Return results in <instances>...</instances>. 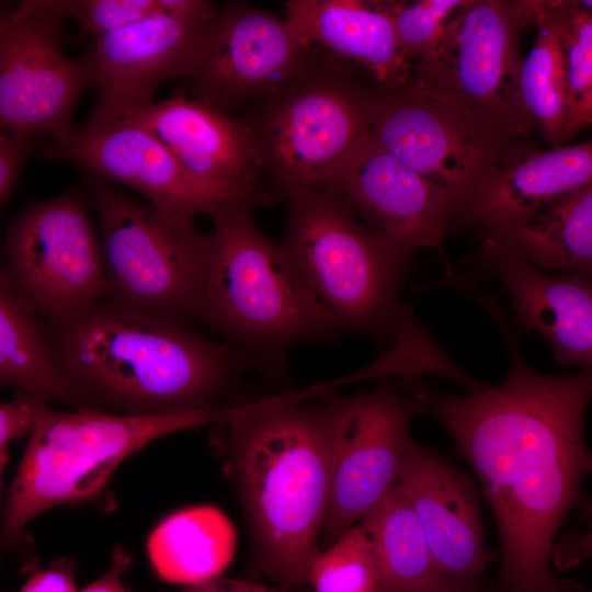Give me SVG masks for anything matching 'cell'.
<instances>
[{
  "label": "cell",
  "instance_id": "obj_1",
  "mask_svg": "<svg viewBox=\"0 0 592 592\" xmlns=\"http://www.w3.org/2000/svg\"><path fill=\"white\" fill-rule=\"evenodd\" d=\"M504 338L508 371L496 386L451 395L401 379L447 431L491 505L509 592H562L550 561L557 532L592 474L584 417L592 368L547 375L523 357L503 308L486 311Z\"/></svg>",
  "mask_w": 592,
  "mask_h": 592
},
{
  "label": "cell",
  "instance_id": "obj_2",
  "mask_svg": "<svg viewBox=\"0 0 592 592\" xmlns=\"http://www.w3.org/2000/svg\"><path fill=\"white\" fill-rule=\"evenodd\" d=\"M338 395L284 392L223 409L229 466L254 568L292 590L307 583L331 489Z\"/></svg>",
  "mask_w": 592,
  "mask_h": 592
},
{
  "label": "cell",
  "instance_id": "obj_3",
  "mask_svg": "<svg viewBox=\"0 0 592 592\" xmlns=\"http://www.w3.org/2000/svg\"><path fill=\"white\" fill-rule=\"evenodd\" d=\"M53 350L99 405L125 414L219 410L217 401L246 372H262L253 357L227 342L109 298L57 328Z\"/></svg>",
  "mask_w": 592,
  "mask_h": 592
},
{
  "label": "cell",
  "instance_id": "obj_4",
  "mask_svg": "<svg viewBox=\"0 0 592 592\" xmlns=\"http://www.w3.org/2000/svg\"><path fill=\"white\" fill-rule=\"evenodd\" d=\"M251 209L235 206L213 216L201 321L253 357L264 375L280 377L291 349L342 330Z\"/></svg>",
  "mask_w": 592,
  "mask_h": 592
},
{
  "label": "cell",
  "instance_id": "obj_5",
  "mask_svg": "<svg viewBox=\"0 0 592 592\" xmlns=\"http://www.w3.org/2000/svg\"><path fill=\"white\" fill-rule=\"evenodd\" d=\"M282 195L281 247L306 286L342 331L390 348L414 316L400 295L412 253L376 235L326 190L287 185Z\"/></svg>",
  "mask_w": 592,
  "mask_h": 592
},
{
  "label": "cell",
  "instance_id": "obj_6",
  "mask_svg": "<svg viewBox=\"0 0 592 592\" xmlns=\"http://www.w3.org/2000/svg\"><path fill=\"white\" fill-rule=\"evenodd\" d=\"M223 410L173 409L111 414L98 409L56 411L43 401L2 515V544L14 546L44 511L83 502L104 490L118 465L168 434L216 424Z\"/></svg>",
  "mask_w": 592,
  "mask_h": 592
},
{
  "label": "cell",
  "instance_id": "obj_7",
  "mask_svg": "<svg viewBox=\"0 0 592 592\" xmlns=\"http://www.w3.org/2000/svg\"><path fill=\"white\" fill-rule=\"evenodd\" d=\"M379 88L315 50L297 75L254 100L239 119L281 193L287 185L320 189L342 168L372 133Z\"/></svg>",
  "mask_w": 592,
  "mask_h": 592
},
{
  "label": "cell",
  "instance_id": "obj_8",
  "mask_svg": "<svg viewBox=\"0 0 592 592\" xmlns=\"http://www.w3.org/2000/svg\"><path fill=\"white\" fill-rule=\"evenodd\" d=\"M109 299L182 322L200 320L209 234L98 183Z\"/></svg>",
  "mask_w": 592,
  "mask_h": 592
},
{
  "label": "cell",
  "instance_id": "obj_9",
  "mask_svg": "<svg viewBox=\"0 0 592 592\" xmlns=\"http://www.w3.org/2000/svg\"><path fill=\"white\" fill-rule=\"evenodd\" d=\"M372 134L406 166L449 191L455 216L522 140L486 113L413 81L379 88Z\"/></svg>",
  "mask_w": 592,
  "mask_h": 592
},
{
  "label": "cell",
  "instance_id": "obj_10",
  "mask_svg": "<svg viewBox=\"0 0 592 592\" xmlns=\"http://www.w3.org/2000/svg\"><path fill=\"white\" fill-rule=\"evenodd\" d=\"M537 0H467L448 19L413 81L479 110L519 139L536 125L523 103L519 35L535 26Z\"/></svg>",
  "mask_w": 592,
  "mask_h": 592
},
{
  "label": "cell",
  "instance_id": "obj_11",
  "mask_svg": "<svg viewBox=\"0 0 592 592\" xmlns=\"http://www.w3.org/2000/svg\"><path fill=\"white\" fill-rule=\"evenodd\" d=\"M1 272L37 316L62 327L107 299L101 242L76 193L37 202L10 225Z\"/></svg>",
  "mask_w": 592,
  "mask_h": 592
},
{
  "label": "cell",
  "instance_id": "obj_12",
  "mask_svg": "<svg viewBox=\"0 0 592 592\" xmlns=\"http://www.w3.org/2000/svg\"><path fill=\"white\" fill-rule=\"evenodd\" d=\"M423 411L391 377L355 395H338L330 499L321 530L328 540L338 539L399 483L417 446L409 425Z\"/></svg>",
  "mask_w": 592,
  "mask_h": 592
},
{
  "label": "cell",
  "instance_id": "obj_13",
  "mask_svg": "<svg viewBox=\"0 0 592 592\" xmlns=\"http://www.w3.org/2000/svg\"><path fill=\"white\" fill-rule=\"evenodd\" d=\"M65 18L42 1H23L1 18L0 123L8 133L52 136L68 140L76 101L95 86L91 57L73 59L61 48Z\"/></svg>",
  "mask_w": 592,
  "mask_h": 592
},
{
  "label": "cell",
  "instance_id": "obj_14",
  "mask_svg": "<svg viewBox=\"0 0 592 592\" xmlns=\"http://www.w3.org/2000/svg\"><path fill=\"white\" fill-rule=\"evenodd\" d=\"M314 53L285 18L228 4L216 11L200 38L187 75L193 99L227 113L293 78Z\"/></svg>",
  "mask_w": 592,
  "mask_h": 592
},
{
  "label": "cell",
  "instance_id": "obj_15",
  "mask_svg": "<svg viewBox=\"0 0 592 592\" xmlns=\"http://www.w3.org/2000/svg\"><path fill=\"white\" fill-rule=\"evenodd\" d=\"M320 189L343 201L376 235L410 253L421 248L441 251L457 208L449 191L406 166L372 133Z\"/></svg>",
  "mask_w": 592,
  "mask_h": 592
},
{
  "label": "cell",
  "instance_id": "obj_16",
  "mask_svg": "<svg viewBox=\"0 0 592 592\" xmlns=\"http://www.w3.org/2000/svg\"><path fill=\"white\" fill-rule=\"evenodd\" d=\"M45 156L132 186L173 219L194 221L200 214L214 216L241 205L253 208L244 200L195 179L149 130L129 119L77 129L68 140L52 143Z\"/></svg>",
  "mask_w": 592,
  "mask_h": 592
},
{
  "label": "cell",
  "instance_id": "obj_17",
  "mask_svg": "<svg viewBox=\"0 0 592 592\" xmlns=\"http://www.w3.org/2000/svg\"><path fill=\"white\" fill-rule=\"evenodd\" d=\"M481 236L462 269H474L479 281L499 283L509 300V322L521 337L539 334L562 366L592 368V280L551 274L506 241Z\"/></svg>",
  "mask_w": 592,
  "mask_h": 592
},
{
  "label": "cell",
  "instance_id": "obj_18",
  "mask_svg": "<svg viewBox=\"0 0 592 592\" xmlns=\"http://www.w3.org/2000/svg\"><path fill=\"white\" fill-rule=\"evenodd\" d=\"M125 119L149 130L202 183L252 207L271 206L283 198L263 182L264 177L272 179L241 119L181 93Z\"/></svg>",
  "mask_w": 592,
  "mask_h": 592
},
{
  "label": "cell",
  "instance_id": "obj_19",
  "mask_svg": "<svg viewBox=\"0 0 592 592\" xmlns=\"http://www.w3.org/2000/svg\"><path fill=\"white\" fill-rule=\"evenodd\" d=\"M208 22L185 21L161 12L94 37L98 93L84 127L128 118L153 103L163 82L187 77Z\"/></svg>",
  "mask_w": 592,
  "mask_h": 592
},
{
  "label": "cell",
  "instance_id": "obj_20",
  "mask_svg": "<svg viewBox=\"0 0 592 592\" xmlns=\"http://www.w3.org/2000/svg\"><path fill=\"white\" fill-rule=\"evenodd\" d=\"M398 487L422 526L439 571L462 580L478 577L487 549L471 480L435 451L417 444Z\"/></svg>",
  "mask_w": 592,
  "mask_h": 592
},
{
  "label": "cell",
  "instance_id": "obj_21",
  "mask_svg": "<svg viewBox=\"0 0 592 592\" xmlns=\"http://www.w3.org/2000/svg\"><path fill=\"white\" fill-rule=\"evenodd\" d=\"M592 185V140L539 150L519 141L457 212L487 232Z\"/></svg>",
  "mask_w": 592,
  "mask_h": 592
},
{
  "label": "cell",
  "instance_id": "obj_22",
  "mask_svg": "<svg viewBox=\"0 0 592 592\" xmlns=\"http://www.w3.org/2000/svg\"><path fill=\"white\" fill-rule=\"evenodd\" d=\"M285 19L310 48L371 76L379 87H402L413 66L405 56L389 2L291 0Z\"/></svg>",
  "mask_w": 592,
  "mask_h": 592
},
{
  "label": "cell",
  "instance_id": "obj_23",
  "mask_svg": "<svg viewBox=\"0 0 592 592\" xmlns=\"http://www.w3.org/2000/svg\"><path fill=\"white\" fill-rule=\"evenodd\" d=\"M0 382L77 410L100 405L66 373L43 335L37 315L0 273Z\"/></svg>",
  "mask_w": 592,
  "mask_h": 592
},
{
  "label": "cell",
  "instance_id": "obj_24",
  "mask_svg": "<svg viewBox=\"0 0 592 592\" xmlns=\"http://www.w3.org/2000/svg\"><path fill=\"white\" fill-rule=\"evenodd\" d=\"M236 549V531L216 506L179 510L150 533L149 561L164 581L194 585L220 577Z\"/></svg>",
  "mask_w": 592,
  "mask_h": 592
},
{
  "label": "cell",
  "instance_id": "obj_25",
  "mask_svg": "<svg viewBox=\"0 0 592 592\" xmlns=\"http://www.w3.org/2000/svg\"><path fill=\"white\" fill-rule=\"evenodd\" d=\"M481 235L506 241L545 271L592 280V185Z\"/></svg>",
  "mask_w": 592,
  "mask_h": 592
},
{
  "label": "cell",
  "instance_id": "obj_26",
  "mask_svg": "<svg viewBox=\"0 0 592 592\" xmlns=\"http://www.w3.org/2000/svg\"><path fill=\"white\" fill-rule=\"evenodd\" d=\"M360 524L374 548L378 592H441L451 581L439 571L422 526L398 485Z\"/></svg>",
  "mask_w": 592,
  "mask_h": 592
},
{
  "label": "cell",
  "instance_id": "obj_27",
  "mask_svg": "<svg viewBox=\"0 0 592 592\" xmlns=\"http://www.w3.org/2000/svg\"><path fill=\"white\" fill-rule=\"evenodd\" d=\"M535 42L521 67V94L528 114L551 146L568 141L565 19L561 1L537 0Z\"/></svg>",
  "mask_w": 592,
  "mask_h": 592
},
{
  "label": "cell",
  "instance_id": "obj_28",
  "mask_svg": "<svg viewBox=\"0 0 592 592\" xmlns=\"http://www.w3.org/2000/svg\"><path fill=\"white\" fill-rule=\"evenodd\" d=\"M307 583L315 592H378L374 548L360 523L345 531L328 549L314 554Z\"/></svg>",
  "mask_w": 592,
  "mask_h": 592
},
{
  "label": "cell",
  "instance_id": "obj_29",
  "mask_svg": "<svg viewBox=\"0 0 592 592\" xmlns=\"http://www.w3.org/2000/svg\"><path fill=\"white\" fill-rule=\"evenodd\" d=\"M565 19L568 138L592 125V13L561 0Z\"/></svg>",
  "mask_w": 592,
  "mask_h": 592
},
{
  "label": "cell",
  "instance_id": "obj_30",
  "mask_svg": "<svg viewBox=\"0 0 592 592\" xmlns=\"http://www.w3.org/2000/svg\"><path fill=\"white\" fill-rule=\"evenodd\" d=\"M466 1L389 2L400 47L413 67L433 56L448 19Z\"/></svg>",
  "mask_w": 592,
  "mask_h": 592
},
{
  "label": "cell",
  "instance_id": "obj_31",
  "mask_svg": "<svg viewBox=\"0 0 592 592\" xmlns=\"http://www.w3.org/2000/svg\"><path fill=\"white\" fill-rule=\"evenodd\" d=\"M42 3L57 15L76 20L80 31L93 37L164 13L161 0H45Z\"/></svg>",
  "mask_w": 592,
  "mask_h": 592
},
{
  "label": "cell",
  "instance_id": "obj_32",
  "mask_svg": "<svg viewBox=\"0 0 592 592\" xmlns=\"http://www.w3.org/2000/svg\"><path fill=\"white\" fill-rule=\"evenodd\" d=\"M43 401L39 397L21 392L14 399L0 405V455L1 471L7 464L10 443L30 435Z\"/></svg>",
  "mask_w": 592,
  "mask_h": 592
},
{
  "label": "cell",
  "instance_id": "obj_33",
  "mask_svg": "<svg viewBox=\"0 0 592 592\" xmlns=\"http://www.w3.org/2000/svg\"><path fill=\"white\" fill-rule=\"evenodd\" d=\"M36 134L9 133L0 138V204L14 191L21 170L32 152Z\"/></svg>",
  "mask_w": 592,
  "mask_h": 592
},
{
  "label": "cell",
  "instance_id": "obj_34",
  "mask_svg": "<svg viewBox=\"0 0 592 592\" xmlns=\"http://www.w3.org/2000/svg\"><path fill=\"white\" fill-rule=\"evenodd\" d=\"M18 592H80L75 581V562L59 559L34 572Z\"/></svg>",
  "mask_w": 592,
  "mask_h": 592
},
{
  "label": "cell",
  "instance_id": "obj_35",
  "mask_svg": "<svg viewBox=\"0 0 592 592\" xmlns=\"http://www.w3.org/2000/svg\"><path fill=\"white\" fill-rule=\"evenodd\" d=\"M129 563L130 558L126 551L117 547L112 554V562L106 572L80 592H132L122 580Z\"/></svg>",
  "mask_w": 592,
  "mask_h": 592
},
{
  "label": "cell",
  "instance_id": "obj_36",
  "mask_svg": "<svg viewBox=\"0 0 592 592\" xmlns=\"http://www.w3.org/2000/svg\"><path fill=\"white\" fill-rule=\"evenodd\" d=\"M183 592H295L281 587H267L250 580H238L229 578H215L213 580L187 585Z\"/></svg>",
  "mask_w": 592,
  "mask_h": 592
},
{
  "label": "cell",
  "instance_id": "obj_37",
  "mask_svg": "<svg viewBox=\"0 0 592 592\" xmlns=\"http://www.w3.org/2000/svg\"><path fill=\"white\" fill-rule=\"evenodd\" d=\"M590 519L592 521V516ZM553 558L567 562L592 558V528L585 533L566 535L554 546Z\"/></svg>",
  "mask_w": 592,
  "mask_h": 592
},
{
  "label": "cell",
  "instance_id": "obj_38",
  "mask_svg": "<svg viewBox=\"0 0 592 592\" xmlns=\"http://www.w3.org/2000/svg\"><path fill=\"white\" fill-rule=\"evenodd\" d=\"M441 592H475L471 580L452 578L448 584Z\"/></svg>",
  "mask_w": 592,
  "mask_h": 592
},
{
  "label": "cell",
  "instance_id": "obj_39",
  "mask_svg": "<svg viewBox=\"0 0 592 592\" xmlns=\"http://www.w3.org/2000/svg\"><path fill=\"white\" fill-rule=\"evenodd\" d=\"M580 4L592 13V0H580Z\"/></svg>",
  "mask_w": 592,
  "mask_h": 592
},
{
  "label": "cell",
  "instance_id": "obj_40",
  "mask_svg": "<svg viewBox=\"0 0 592 592\" xmlns=\"http://www.w3.org/2000/svg\"><path fill=\"white\" fill-rule=\"evenodd\" d=\"M589 513H590V517H591L592 516V503L590 505Z\"/></svg>",
  "mask_w": 592,
  "mask_h": 592
}]
</instances>
